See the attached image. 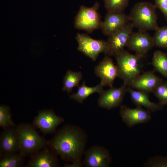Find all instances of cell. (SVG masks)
<instances>
[{
  "label": "cell",
  "mask_w": 167,
  "mask_h": 167,
  "mask_svg": "<svg viewBox=\"0 0 167 167\" xmlns=\"http://www.w3.org/2000/svg\"><path fill=\"white\" fill-rule=\"evenodd\" d=\"M87 139L86 132L81 127L66 124L55 132L48 146L62 160L71 162L66 164L67 167H81Z\"/></svg>",
  "instance_id": "obj_1"
},
{
  "label": "cell",
  "mask_w": 167,
  "mask_h": 167,
  "mask_svg": "<svg viewBox=\"0 0 167 167\" xmlns=\"http://www.w3.org/2000/svg\"><path fill=\"white\" fill-rule=\"evenodd\" d=\"M19 152L25 156H32L48 146V141L41 136L33 125L21 123L17 126Z\"/></svg>",
  "instance_id": "obj_2"
},
{
  "label": "cell",
  "mask_w": 167,
  "mask_h": 167,
  "mask_svg": "<svg viewBox=\"0 0 167 167\" xmlns=\"http://www.w3.org/2000/svg\"><path fill=\"white\" fill-rule=\"evenodd\" d=\"M156 9L154 4L142 2L135 4L128 15L130 22L138 30H156L158 28Z\"/></svg>",
  "instance_id": "obj_3"
},
{
  "label": "cell",
  "mask_w": 167,
  "mask_h": 167,
  "mask_svg": "<svg viewBox=\"0 0 167 167\" xmlns=\"http://www.w3.org/2000/svg\"><path fill=\"white\" fill-rule=\"evenodd\" d=\"M118 71V76L124 84L130 86L132 82L141 72V60L142 58L133 54L124 49L115 55Z\"/></svg>",
  "instance_id": "obj_4"
},
{
  "label": "cell",
  "mask_w": 167,
  "mask_h": 167,
  "mask_svg": "<svg viewBox=\"0 0 167 167\" xmlns=\"http://www.w3.org/2000/svg\"><path fill=\"white\" fill-rule=\"evenodd\" d=\"M99 7L97 1L91 7L81 5L75 18V28L88 33L101 29L103 21L99 12Z\"/></svg>",
  "instance_id": "obj_5"
},
{
  "label": "cell",
  "mask_w": 167,
  "mask_h": 167,
  "mask_svg": "<svg viewBox=\"0 0 167 167\" xmlns=\"http://www.w3.org/2000/svg\"><path fill=\"white\" fill-rule=\"evenodd\" d=\"M75 39L78 43L77 50L95 61L100 53L106 54L108 46L106 41L95 40L84 33H78Z\"/></svg>",
  "instance_id": "obj_6"
},
{
  "label": "cell",
  "mask_w": 167,
  "mask_h": 167,
  "mask_svg": "<svg viewBox=\"0 0 167 167\" xmlns=\"http://www.w3.org/2000/svg\"><path fill=\"white\" fill-rule=\"evenodd\" d=\"M82 162L86 167H108L112 161L110 153L100 145L92 146L85 150Z\"/></svg>",
  "instance_id": "obj_7"
},
{
  "label": "cell",
  "mask_w": 167,
  "mask_h": 167,
  "mask_svg": "<svg viewBox=\"0 0 167 167\" xmlns=\"http://www.w3.org/2000/svg\"><path fill=\"white\" fill-rule=\"evenodd\" d=\"M64 121L63 118L57 115L53 110L45 109L38 112L33 120V125L46 135L55 133L57 128Z\"/></svg>",
  "instance_id": "obj_8"
},
{
  "label": "cell",
  "mask_w": 167,
  "mask_h": 167,
  "mask_svg": "<svg viewBox=\"0 0 167 167\" xmlns=\"http://www.w3.org/2000/svg\"><path fill=\"white\" fill-rule=\"evenodd\" d=\"M154 46L153 37L147 31L138 30L131 33L126 47L143 58Z\"/></svg>",
  "instance_id": "obj_9"
},
{
  "label": "cell",
  "mask_w": 167,
  "mask_h": 167,
  "mask_svg": "<svg viewBox=\"0 0 167 167\" xmlns=\"http://www.w3.org/2000/svg\"><path fill=\"white\" fill-rule=\"evenodd\" d=\"M119 114L123 122L130 128L147 122L151 119V112L138 106L131 108L125 105H121Z\"/></svg>",
  "instance_id": "obj_10"
},
{
  "label": "cell",
  "mask_w": 167,
  "mask_h": 167,
  "mask_svg": "<svg viewBox=\"0 0 167 167\" xmlns=\"http://www.w3.org/2000/svg\"><path fill=\"white\" fill-rule=\"evenodd\" d=\"M134 27L129 22L124 28L108 36L107 42L108 50L106 54L115 56L126 46L129 37Z\"/></svg>",
  "instance_id": "obj_11"
},
{
  "label": "cell",
  "mask_w": 167,
  "mask_h": 167,
  "mask_svg": "<svg viewBox=\"0 0 167 167\" xmlns=\"http://www.w3.org/2000/svg\"><path fill=\"white\" fill-rule=\"evenodd\" d=\"M127 85L123 83L118 88L113 87L100 94L98 105L100 107L111 109L120 106L122 102L126 92Z\"/></svg>",
  "instance_id": "obj_12"
},
{
  "label": "cell",
  "mask_w": 167,
  "mask_h": 167,
  "mask_svg": "<svg viewBox=\"0 0 167 167\" xmlns=\"http://www.w3.org/2000/svg\"><path fill=\"white\" fill-rule=\"evenodd\" d=\"M95 73L101 80L100 83L103 86L113 87L115 78L118 77V71L112 58L105 55L104 58L95 68Z\"/></svg>",
  "instance_id": "obj_13"
},
{
  "label": "cell",
  "mask_w": 167,
  "mask_h": 167,
  "mask_svg": "<svg viewBox=\"0 0 167 167\" xmlns=\"http://www.w3.org/2000/svg\"><path fill=\"white\" fill-rule=\"evenodd\" d=\"M19 151V138L16 127L3 129L0 135V156Z\"/></svg>",
  "instance_id": "obj_14"
},
{
  "label": "cell",
  "mask_w": 167,
  "mask_h": 167,
  "mask_svg": "<svg viewBox=\"0 0 167 167\" xmlns=\"http://www.w3.org/2000/svg\"><path fill=\"white\" fill-rule=\"evenodd\" d=\"M129 22L128 15L123 12H107L102 22L101 29L103 34L108 36L123 28Z\"/></svg>",
  "instance_id": "obj_15"
},
{
  "label": "cell",
  "mask_w": 167,
  "mask_h": 167,
  "mask_svg": "<svg viewBox=\"0 0 167 167\" xmlns=\"http://www.w3.org/2000/svg\"><path fill=\"white\" fill-rule=\"evenodd\" d=\"M27 167H57L59 166L58 156L49 147H45L30 157Z\"/></svg>",
  "instance_id": "obj_16"
},
{
  "label": "cell",
  "mask_w": 167,
  "mask_h": 167,
  "mask_svg": "<svg viewBox=\"0 0 167 167\" xmlns=\"http://www.w3.org/2000/svg\"><path fill=\"white\" fill-rule=\"evenodd\" d=\"M161 82V79L153 71H148L140 75L132 82L130 87L134 89L147 93L153 92Z\"/></svg>",
  "instance_id": "obj_17"
},
{
  "label": "cell",
  "mask_w": 167,
  "mask_h": 167,
  "mask_svg": "<svg viewBox=\"0 0 167 167\" xmlns=\"http://www.w3.org/2000/svg\"><path fill=\"white\" fill-rule=\"evenodd\" d=\"M127 92L131 99L137 106L143 107L151 112H155L161 109L162 105L151 101L147 92L133 89L131 87L127 88Z\"/></svg>",
  "instance_id": "obj_18"
},
{
  "label": "cell",
  "mask_w": 167,
  "mask_h": 167,
  "mask_svg": "<svg viewBox=\"0 0 167 167\" xmlns=\"http://www.w3.org/2000/svg\"><path fill=\"white\" fill-rule=\"evenodd\" d=\"M103 87L101 83L94 87H88L86 85L85 82L84 81L80 86L78 87L76 92L70 96V98L79 103H83L91 94L95 93H101L104 90Z\"/></svg>",
  "instance_id": "obj_19"
},
{
  "label": "cell",
  "mask_w": 167,
  "mask_h": 167,
  "mask_svg": "<svg viewBox=\"0 0 167 167\" xmlns=\"http://www.w3.org/2000/svg\"><path fill=\"white\" fill-rule=\"evenodd\" d=\"M82 77V74L80 71H67L63 79L62 90L68 93L71 92L74 88L78 87Z\"/></svg>",
  "instance_id": "obj_20"
},
{
  "label": "cell",
  "mask_w": 167,
  "mask_h": 167,
  "mask_svg": "<svg viewBox=\"0 0 167 167\" xmlns=\"http://www.w3.org/2000/svg\"><path fill=\"white\" fill-rule=\"evenodd\" d=\"M25 157L20 152L0 156V167H23Z\"/></svg>",
  "instance_id": "obj_21"
},
{
  "label": "cell",
  "mask_w": 167,
  "mask_h": 167,
  "mask_svg": "<svg viewBox=\"0 0 167 167\" xmlns=\"http://www.w3.org/2000/svg\"><path fill=\"white\" fill-rule=\"evenodd\" d=\"M152 64L154 69L167 77V56L163 52L157 50L153 53Z\"/></svg>",
  "instance_id": "obj_22"
},
{
  "label": "cell",
  "mask_w": 167,
  "mask_h": 167,
  "mask_svg": "<svg viewBox=\"0 0 167 167\" xmlns=\"http://www.w3.org/2000/svg\"><path fill=\"white\" fill-rule=\"evenodd\" d=\"M107 12H122L128 6L130 0H102Z\"/></svg>",
  "instance_id": "obj_23"
},
{
  "label": "cell",
  "mask_w": 167,
  "mask_h": 167,
  "mask_svg": "<svg viewBox=\"0 0 167 167\" xmlns=\"http://www.w3.org/2000/svg\"><path fill=\"white\" fill-rule=\"evenodd\" d=\"M12 120L9 107L6 105L0 106V126L3 129L16 127Z\"/></svg>",
  "instance_id": "obj_24"
},
{
  "label": "cell",
  "mask_w": 167,
  "mask_h": 167,
  "mask_svg": "<svg viewBox=\"0 0 167 167\" xmlns=\"http://www.w3.org/2000/svg\"><path fill=\"white\" fill-rule=\"evenodd\" d=\"M153 36L154 46L167 48V26L159 27Z\"/></svg>",
  "instance_id": "obj_25"
},
{
  "label": "cell",
  "mask_w": 167,
  "mask_h": 167,
  "mask_svg": "<svg viewBox=\"0 0 167 167\" xmlns=\"http://www.w3.org/2000/svg\"><path fill=\"white\" fill-rule=\"evenodd\" d=\"M162 105H167V83L160 84L153 92Z\"/></svg>",
  "instance_id": "obj_26"
},
{
  "label": "cell",
  "mask_w": 167,
  "mask_h": 167,
  "mask_svg": "<svg viewBox=\"0 0 167 167\" xmlns=\"http://www.w3.org/2000/svg\"><path fill=\"white\" fill-rule=\"evenodd\" d=\"M143 166L146 167H167V156H157L151 157L144 164Z\"/></svg>",
  "instance_id": "obj_27"
},
{
  "label": "cell",
  "mask_w": 167,
  "mask_h": 167,
  "mask_svg": "<svg viewBox=\"0 0 167 167\" xmlns=\"http://www.w3.org/2000/svg\"><path fill=\"white\" fill-rule=\"evenodd\" d=\"M154 5L159 9L167 20V0H154Z\"/></svg>",
  "instance_id": "obj_28"
}]
</instances>
